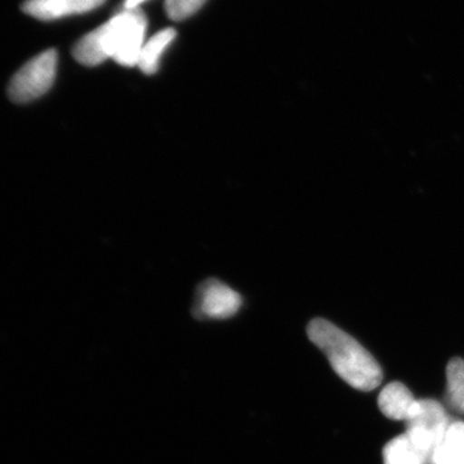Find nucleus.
Instances as JSON below:
<instances>
[{
	"mask_svg": "<svg viewBox=\"0 0 464 464\" xmlns=\"http://www.w3.org/2000/svg\"><path fill=\"white\" fill-rule=\"evenodd\" d=\"M105 2L106 0H26L23 9L26 14L38 20L53 21L93 11Z\"/></svg>",
	"mask_w": 464,
	"mask_h": 464,
	"instance_id": "obj_6",
	"label": "nucleus"
},
{
	"mask_svg": "<svg viewBox=\"0 0 464 464\" xmlns=\"http://www.w3.org/2000/svg\"><path fill=\"white\" fill-rule=\"evenodd\" d=\"M431 464H464V423H450L447 435L433 453Z\"/></svg>",
	"mask_w": 464,
	"mask_h": 464,
	"instance_id": "obj_9",
	"label": "nucleus"
},
{
	"mask_svg": "<svg viewBox=\"0 0 464 464\" xmlns=\"http://www.w3.org/2000/svg\"><path fill=\"white\" fill-rule=\"evenodd\" d=\"M148 0H124L123 9H140V5Z\"/></svg>",
	"mask_w": 464,
	"mask_h": 464,
	"instance_id": "obj_13",
	"label": "nucleus"
},
{
	"mask_svg": "<svg viewBox=\"0 0 464 464\" xmlns=\"http://www.w3.org/2000/svg\"><path fill=\"white\" fill-rule=\"evenodd\" d=\"M415 401L417 400H414L408 387L400 382L387 384L378 398L382 413L393 420H408Z\"/></svg>",
	"mask_w": 464,
	"mask_h": 464,
	"instance_id": "obj_7",
	"label": "nucleus"
},
{
	"mask_svg": "<svg viewBox=\"0 0 464 464\" xmlns=\"http://www.w3.org/2000/svg\"><path fill=\"white\" fill-rule=\"evenodd\" d=\"M58 56L48 50L30 60L12 78L8 87L9 99L17 103L30 102L47 93L57 74Z\"/></svg>",
	"mask_w": 464,
	"mask_h": 464,
	"instance_id": "obj_4",
	"label": "nucleus"
},
{
	"mask_svg": "<svg viewBox=\"0 0 464 464\" xmlns=\"http://www.w3.org/2000/svg\"><path fill=\"white\" fill-rule=\"evenodd\" d=\"M176 30L172 27L160 30L154 36L148 39L143 45L141 54H140L139 66L145 74H155L160 65V58L164 52L168 50L170 43L176 38Z\"/></svg>",
	"mask_w": 464,
	"mask_h": 464,
	"instance_id": "obj_8",
	"label": "nucleus"
},
{
	"mask_svg": "<svg viewBox=\"0 0 464 464\" xmlns=\"http://www.w3.org/2000/svg\"><path fill=\"white\" fill-rule=\"evenodd\" d=\"M448 401L450 408L464 414V360L454 357L447 368Z\"/></svg>",
	"mask_w": 464,
	"mask_h": 464,
	"instance_id": "obj_11",
	"label": "nucleus"
},
{
	"mask_svg": "<svg viewBox=\"0 0 464 464\" xmlns=\"http://www.w3.org/2000/svg\"><path fill=\"white\" fill-rule=\"evenodd\" d=\"M148 20L140 9H121L108 23L87 34L76 43L72 54L84 66H97L109 58L119 65H139L146 42Z\"/></svg>",
	"mask_w": 464,
	"mask_h": 464,
	"instance_id": "obj_1",
	"label": "nucleus"
},
{
	"mask_svg": "<svg viewBox=\"0 0 464 464\" xmlns=\"http://www.w3.org/2000/svg\"><path fill=\"white\" fill-rule=\"evenodd\" d=\"M384 464H426L408 435L391 440L383 449Z\"/></svg>",
	"mask_w": 464,
	"mask_h": 464,
	"instance_id": "obj_10",
	"label": "nucleus"
},
{
	"mask_svg": "<svg viewBox=\"0 0 464 464\" xmlns=\"http://www.w3.org/2000/svg\"><path fill=\"white\" fill-rule=\"evenodd\" d=\"M239 293L217 279L204 282L198 289L194 314L198 319L226 320L241 307Z\"/></svg>",
	"mask_w": 464,
	"mask_h": 464,
	"instance_id": "obj_5",
	"label": "nucleus"
},
{
	"mask_svg": "<svg viewBox=\"0 0 464 464\" xmlns=\"http://www.w3.org/2000/svg\"><path fill=\"white\" fill-rule=\"evenodd\" d=\"M207 0H167L166 11L168 17L173 21H183L197 14Z\"/></svg>",
	"mask_w": 464,
	"mask_h": 464,
	"instance_id": "obj_12",
	"label": "nucleus"
},
{
	"mask_svg": "<svg viewBox=\"0 0 464 464\" xmlns=\"http://www.w3.org/2000/svg\"><path fill=\"white\" fill-rule=\"evenodd\" d=\"M406 435L422 456L426 464H431L436 448L441 444L450 423L444 408L436 400L415 401L406 420Z\"/></svg>",
	"mask_w": 464,
	"mask_h": 464,
	"instance_id": "obj_3",
	"label": "nucleus"
},
{
	"mask_svg": "<svg viewBox=\"0 0 464 464\" xmlns=\"http://www.w3.org/2000/svg\"><path fill=\"white\" fill-rule=\"evenodd\" d=\"M307 335L328 357L332 368L353 389L372 391L383 380L377 360L346 332L325 319L308 324Z\"/></svg>",
	"mask_w": 464,
	"mask_h": 464,
	"instance_id": "obj_2",
	"label": "nucleus"
}]
</instances>
